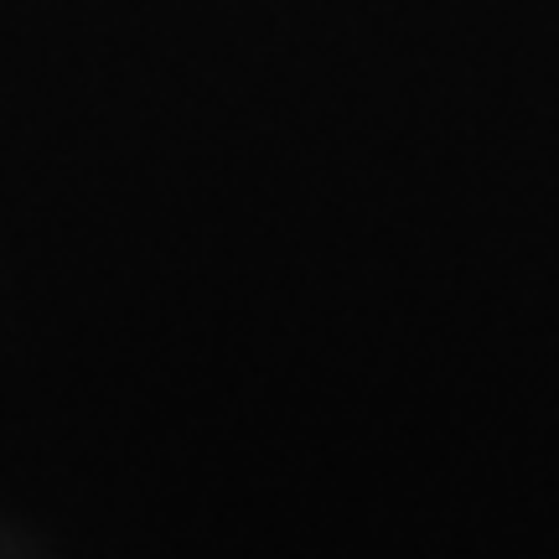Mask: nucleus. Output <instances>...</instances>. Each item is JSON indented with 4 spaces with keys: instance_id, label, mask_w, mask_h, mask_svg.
<instances>
[]
</instances>
